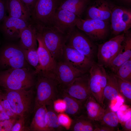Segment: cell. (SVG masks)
Instances as JSON below:
<instances>
[{"label":"cell","mask_w":131,"mask_h":131,"mask_svg":"<svg viewBox=\"0 0 131 131\" xmlns=\"http://www.w3.org/2000/svg\"><path fill=\"white\" fill-rule=\"evenodd\" d=\"M125 37L123 33L115 36L109 41L98 45V63L104 67H107L121 48Z\"/></svg>","instance_id":"cell-9"},{"label":"cell","mask_w":131,"mask_h":131,"mask_svg":"<svg viewBox=\"0 0 131 131\" xmlns=\"http://www.w3.org/2000/svg\"><path fill=\"white\" fill-rule=\"evenodd\" d=\"M2 21L3 32L7 37L11 38H20L22 31L31 22L8 16Z\"/></svg>","instance_id":"cell-20"},{"label":"cell","mask_w":131,"mask_h":131,"mask_svg":"<svg viewBox=\"0 0 131 131\" xmlns=\"http://www.w3.org/2000/svg\"><path fill=\"white\" fill-rule=\"evenodd\" d=\"M87 19H97L108 22L110 19V3L106 0H95L87 7Z\"/></svg>","instance_id":"cell-18"},{"label":"cell","mask_w":131,"mask_h":131,"mask_svg":"<svg viewBox=\"0 0 131 131\" xmlns=\"http://www.w3.org/2000/svg\"><path fill=\"white\" fill-rule=\"evenodd\" d=\"M89 72L76 78L69 85L59 87L68 95L84 103L92 95L89 86Z\"/></svg>","instance_id":"cell-14"},{"label":"cell","mask_w":131,"mask_h":131,"mask_svg":"<svg viewBox=\"0 0 131 131\" xmlns=\"http://www.w3.org/2000/svg\"><path fill=\"white\" fill-rule=\"evenodd\" d=\"M61 60L76 69L87 72H89L94 61L75 49L65 45Z\"/></svg>","instance_id":"cell-15"},{"label":"cell","mask_w":131,"mask_h":131,"mask_svg":"<svg viewBox=\"0 0 131 131\" xmlns=\"http://www.w3.org/2000/svg\"><path fill=\"white\" fill-rule=\"evenodd\" d=\"M24 53L27 62L34 68L35 69L34 73L36 74L39 70L40 65L37 49H25Z\"/></svg>","instance_id":"cell-31"},{"label":"cell","mask_w":131,"mask_h":131,"mask_svg":"<svg viewBox=\"0 0 131 131\" xmlns=\"http://www.w3.org/2000/svg\"><path fill=\"white\" fill-rule=\"evenodd\" d=\"M124 33L125 38L121 48L107 67L114 74L121 65L131 58V32L129 31Z\"/></svg>","instance_id":"cell-19"},{"label":"cell","mask_w":131,"mask_h":131,"mask_svg":"<svg viewBox=\"0 0 131 131\" xmlns=\"http://www.w3.org/2000/svg\"><path fill=\"white\" fill-rule=\"evenodd\" d=\"M2 89L12 110L18 116L26 117L33 112L35 96L32 88L28 90Z\"/></svg>","instance_id":"cell-2"},{"label":"cell","mask_w":131,"mask_h":131,"mask_svg":"<svg viewBox=\"0 0 131 131\" xmlns=\"http://www.w3.org/2000/svg\"><path fill=\"white\" fill-rule=\"evenodd\" d=\"M30 10L32 13L38 0H20Z\"/></svg>","instance_id":"cell-39"},{"label":"cell","mask_w":131,"mask_h":131,"mask_svg":"<svg viewBox=\"0 0 131 131\" xmlns=\"http://www.w3.org/2000/svg\"><path fill=\"white\" fill-rule=\"evenodd\" d=\"M18 117L0 121V131H11Z\"/></svg>","instance_id":"cell-37"},{"label":"cell","mask_w":131,"mask_h":131,"mask_svg":"<svg viewBox=\"0 0 131 131\" xmlns=\"http://www.w3.org/2000/svg\"><path fill=\"white\" fill-rule=\"evenodd\" d=\"M47 111L46 105L41 106L35 111L29 127L30 131H51L46 122L45 117Z\"/></svg>","instance_id":"cell-26"},{"label":"cell","mask_w":131,"mask_h":131,"mask_svg":"<svg viewBox=\"0 0 131 131\" xmlns=\"http://www.w3.org/2000/svg\"><path fill=\"white\" fill-rule=\"evenodd\" d=\"M36 76L34 112L42 106L52 104L59 96L58 84L55 80L39 73L37 74Z\"/></svg>","instance_id":"cell-3"},{"label":"cell","mask_w":131,"mask_h":131,"mask_svg":"<svg viewBox=\"0 0 131 131\" xmlns=\"http://www.w3.org/2000/svg\"><path fill=\"white\" fill-rule=\"evenodd\" d=\"M37 40L38 43L37 51L40 65L36 74L39 73L54 80V74L56 62L45 45L41 35L37 32Z\"/></svg>","instance_id":"cell-12"},{"label":"cell","mask_w":131,"mask_h":131,"mask_svg":"<svg viewBox=\"0 0 131 131\" xmlns=\"http://www.w3.org/2000/svg\"><path fill=\"white\" fill-rule=\"evenodd\" d=\"M57 115L58 121L60 125L66 129L69 130L72 120L66 113H60Z\"/></svg>","instance_id":"cell-35"},{"label":"cell","mask_w":131,"mask_h":131,"mask_svg":"<svg viewBox=\"0 0 131 131\" xmlns=\"http://www.w3.org/2000/svg\"><path fill=\"white\" fill-rule=\"evenodd\" d=\"M7 12L9 16L31 22V11L20 0H8Z\"/></svg>","instance_id":"cell-21"},{"label":"cell","mask_w":131,"mask_h":131,"mask_svg":"<svg viewBox=\"0 0 131 131\" xmlns=\"http://www.w3.org/2000/svg\"><path fill=\"white\" fill-rule=\"evenodd\" d=\"M111 30L115 36L128 32L131 27V11L128 8L110 3Z\"/></svg>","instance_id":"cell-11"},{"label":"cell","mask_w":131,"mask_h":131,"mask_svg":"<svg viewBox=\"0 0 131 131\" xmlns=\"http://www.w3.org/2000/svg\"><path fill=\"white\" fill-rule=\"evenodd\" d=\"M93 42L76 26L68 35L65 45L94 60L97 48Z\"/></svg>","instance_id":"cell-5"},{"label":"cell","mask_w":131,"mask_h":131,"mask_svg":"<svg viewBox=\"0 0 131 131\" xmlns=\"http://www.w3.org/2000/svg\"><path fill=\"white\" fill-rule=\"evenodd\" d=\"M26 117L19 116L13 125L11 131H30L29 127L25 125Z\"/></svg>","instance_id":"cell-34"},{"label":"cell","mask_w":131,"mask_h":131,"mask_svg":"<svg viewBox=\"0 0 131 131\" xmlns=\"http://www.w3.org/2000/svg\"><path fill=\"white\" fill-rule=\"evenodd\" d=\"M87 72L78 70L60 60L56 62L54 80L59 86H65L70 84L76 78Z\"/></svg>","instance_id":"cell-16"},{"label":"cell","mask_w":131,"mask_h":131,"mask_svg":"<svg viewBox=\"0 0 131 131\" xmlns=\"http://www.w3.org/2000/svg\"><path fill=\"white\" fill-rule=\"evenodd\" d=\"M95 122L82 114L73 118L69 130L72 131H94Z\"/></svg>","instance_id":"cell-27"},{"label":"cell","mask_w":131,"mask_h":131,"mask_svg":"<svg viewBox=\"0 0 131 131\" xmlns=\"http://www.w3.org/2000/svg\"><path fill=\"white\" fill-rule=\"evenodd\" d=\"M114 74L123 80L131 82V58L121 65Z\"/></svg>","instance_id":"cell-32"},{"label":"cell","mask_w":131,"mask_h":131,"mask_svg":"<svg viewBox=\"0 0 131 131\" xmlns=\"http://www.w3.org/2000/svg\"><path fill=\"white\" fill-rule=\"evenodd\" d=\"M97 122L99 124L115 128L120 123L117 114L109 107L105 108V112L101 120Z\"/></svg>","instance_id":"cell-29"},{"label":"cell","mask_w":131,"mask_h":131,"mask_svg":"<svg viewBox=\"0 0 131 131\" xmlns=\"http://www.w3.org/2000/svg\"><path fill=\"white\" fill-rule=\"evenodd\" d=\"M91 0H62L57 9H65L82 18Z\"/></svg>","instance_id":"cell-25"},{"label":"cell","mask_w":131,"mask_h":131,"mask_svg":"<svg viewBox=\"0 0 131 131\" xmlns=\"http://www.w3.org/2000/svg\"><path fill=\"white\" fill-rule=\"evenodd\" d=\"M123 131H131V117L127 120L123 122H121Z\"/></svg>","instance_id":"cell-41"},{"label":"cell","mask_w":131,"mask_h":131,"mask_svg":"<svg viewBox=\"0 0 131 131\" xmlns=\"http://www.w3.org/2000/svg\"><path fill=\"white\" fill-rule=\"evenodd\" d=\"M0 109L3 110L11 118H17L19 116L12 110L3 90L0 88Z\"/></svg>","instance_id":"cell-33"},{"label":"cell","mask_w":131,"mask_h":131,"mask_svg":"<svg viewBox=\"0 0 131 131\" xmlns=\"http://www.w3.org/2000/svg\"><path fill=\"white\" fill-rule=\"evenodd\" d=\"M105 108L96 100L92 95L84 103L83 113L88 118L94 122H98L101 119Z\"/></svg>","instance_id":"cell-22"},{"label":"cell","mask_w":131,"mask_h":131,"mask_svg":"<svg viewBox=\"0 0 131 131\" xmlns=\"http://www.w3.org/2000/svg\"><path fill=\"white\" fill-rule=\"evenodd\" d=\"M104 67L94 61L89 71V86L90 92L97 101L104 107L103 91L107 77V73Z\"/></svg>","instance_id":"cell-6"},{"label":"cell","mask_w":131,"mask_h":131,"mask_svg":"<svg viewBox=\"0 0 131 131\" xmlns=\"http://www.w3.org/2000/svg\"><path fill=\"white\" fill-rule=\"evenodd\" d=\"M27 68H10L0 72V88L11 90H28L35 84L36 75Z\"/></svg>","instance_id":"cell-1"},{"label":"cell","mask_w":131,"mask_h":131,"mask_svg":"<svg viewBox=\"0 0 131 131\" xmlns=\"http://www.w3.org/2000/svg\"><path fill=\"white\" fill-rule=\"evenodd\" d=\"M53 109L57 113H59L65 112L66 108V104L62 99L57 98L53 102Z\"/></svg>","instance_id":"cell-36"},{"label":"cell","mask_w":131,"mask_h":131,"mask_svg":"<svg viewBox=\"0 0 131 131\" xmlns=\"http://www.w3.org/2000/svg\"><path fill=\"white\" fill-rule=\"evenodd\" d=\"M79 18L67 10L57 9L52 18L51 26L63 33L68 35L76 26Z\"/></svg>","instance_id":"cell-17"},{"label":"cell","mask_w":131,"mask_h":131,"mask_svg":"<svg viewBox=\"0 0 131 131\" xmlns=\"http://www.w3.org/2000/svg\"><path fill=\"white\" fill-rule=\"evenodd\" d=\"M34 25L54 60L56 62L60 61L68 35L63 33L52 26Z\"/></svg>","instance_id":"cell-4"},{"label":"cell","mask_w":131,"mask_h":131,"mask_svg":"<svg viewBox=\"0 0 131 131\" xmlns=\"http://www.w3.org/2000/svg\"><path fill=\"white\" fill-rule=\"evenodd\" d=\"M8 0H0V22L7 16Z\"/></svg>","instance_id":"cell-38"},{"label":"cell","mask_w":131,"mask_h":131,"mask_svg":"<svg viewBox=\"0 0 131 131\" xmlns=\"http://www.w3.org/2000/svg\"><path fill=\"white\" fill-rule=\"evenodd\" d=\"M37 31L34 24L31 22L22 31L20 35L21 46L27 49H37Z\"/></svg>","instance_id":"cell-24"},{"label":"cell","mask_w":131,"mask_h":131,"mask_svg":"<svg viewBox=\"0 0 131 131\" xmlns=\"http://www.w3.org/2000/svg\"><path fill=\"white\" fill-rule=\"evenodd\" d=\"M121 2L126 5H130L131 3V0H118Z\"/></svg>","instance_id":"cell-42"},{"label":"cell","mask_w":131,"mask_h":131,"mask_svg":"<svg viewBox=\"0 0 131 131\" xmlns=\"http://www.w3.org/2000/svg\"><path fill=\"white\" fill-rule=\"evenodd\" d=\"M59 95L66 104L65 112L73 118L82 114L83 103L70 96L58 86Z\"/></svg>","instance_id":"cell-23"},{"label":"cell","mask_w":131,"mask_h":131,"mask_svg":"<svg viewBox=\"0 0 131 131\" xmlns=\"http://www.w3.org/2000/svg\"><path fill=\"white\" fill-rule=\"evenodd\" d=\"M47 111L45 121L47 125L51 131H62L64 128L59 123L58 114L54 110L53 104L46 106Z\"/></svg>","instance_id":"cell-28"},{"label":"cell","mask_w":131,"mask_h":131,"mask_svg":"<svg viewBox=\"0 0 131 131\" xmlns=\"http://www.w3.org/2000/svg\"><path fill=\"white\" fill-rule=\"evenodd\" d=\"M62 0H38L31 13L34 24L51 26L53 17Z\"/></svg>","instance_id":"cell-7"},{"label":"cell","mask_w":131,"mask_h":131,"mask_svg":"<svg viewBox=\"0 0 131 131\" xmlns=\"http://www.w3.org/2000/svg\"><path fill=\"white\" fill-rule=\"evenodd\" d=\"M115 76L116 80L120 94L123 99L124 102L128 104L131 105V82L124 80L117 76Z\"/></svg>","instance_id":"cell-30"},{"label":"cell","mask_w":131,"mask_h":131,"mask_svg":"<svg viewBox=\"0 0 131 131\" xmlns=\"http://www.w3.org/2000/svg\"><path fill=\"white\" fill-rule=\"evenodd\" d=\"M96 127L94 131H116L115 129L109 127L101 125L95 122Z\"/></svg>","instance_id":"cell-40"},{"label":"cell","mask_w":131,"mask_h":131,"mask_svg":"<svg viewBox=\"0 0 131 131\" xmlns=\"http://www.w3.org/2000/svg\"><path fill=\"white\" fill-rule=\"evenodd\" d=\"M103 103L104 107H109L113 111L124 102L120 94L115 77L113 73H107V82L103 91Z\"/></svg>","instance_id":"cell-13"},{"label":"cell","mask_w":131,"mask_h":131,"mask_svg":"<svg viewBox=\"0 0 131 131\" xmlns=\"http://www.w3.org/2000/svg\"><path fill=\"white\" fill-rule=\"evenodd\" d=\"M76 27L94 42L105 40L109 33L108 22L97 19L79 18Z\"/></svg>","instance_id":"cell-8"},{"label":"cell","mask_w":131,"mask_h":131,"mask_svg":"<svg viewBox=\"0 0 131 131\" xmlns=\"http://www.w3.org/2000/svg\"><path fill=\"white\" fill-rule=\"evenodd\" d=\"M24 50L21 46H5L0 52V66L7 69L26 68Z\"/></svg>","instance_id":"cell-10"}]
</instances>
